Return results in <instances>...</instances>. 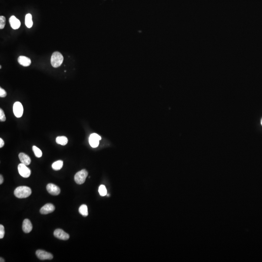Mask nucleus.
<instances>
[{"label": "nucleus", "mask_w": 262, "mask_h": 262, "mask_svg": "<svg viewBox=\"0 0 262 262\" xmlns=\"http://www.w3.org/2000/svg\"><path fill=\"white\" fill-rule=\"evenodd\" d=\"M31 193L32 190L28 186H18L14 191V195L18 198H26L29 197Z\"/></svg>", "instance_id": "obj_1"}, {"label": "nucleus", "mask_w": 262, "mask_h": 262, "mask_svg": "<svg viewBox=\"0 0 262 262\" xmlns=\"http://www.w3.org/2000/svg\"><path fill=\"white\" fill-rule=\"evenodd\" d=\"M63 60L64 58L62 54L59 52L55 51L51 55V66L55 68L59 67L62 64Z\"/></svg>", "instance_id": "obj_2"}, {"label": "nucleus", "mask_w": 262, "mask_h": 262, "mask_svg": "<svg viewBox=\"0 0 262 262\" xmlns=\"http://www.w3.org/2000/svg\"><path fill=\"white\" fill-rule=\"evenodd\" d=\"M88 176V172L86 169H82L76 173L74 176L75 182L78 185H82L85 182Z\"/></svg>", "instance_id": "obj_3"}, {"label": "nucleus", "mask_w": 262, "mask_h": 262, "mask_svg": "<svg viewBox=\"0 0 262 262\" xmlns=\"http://www.w3.org/2000/svg\"><path fill=\"white\" fill-rule=\"evenodd\" d=\"M18 172L21 176L23 178H28L31 175V170L27 167V165L21 163L18 165Z\"/></svg>", "instance_id": "obj_4"}, {"label": "nucleus", "mask_w": 262, "mask_h": 262, "mask_svg": "<svg viewBox=\"0 0 262 262\" xmlns=\"http://www.w3.org/2000/svg\"><path fill=\"white\" fill-rule=\"evenodd\" d=\"M13 112L17 118H21L23 113V108L22 104L20 102H16L14 104Z\"/></svg>", "instance_id": "obj_5"}, {"label": "nucleus", "mask_w": 262, "mask_h": 262, "mask_svg": "<svg viewBox=\"0 0 262 262\" xmlns=\"http://www.w3.org/2000/svg\"><path fill=\"white\" fill-rule=\"evenodd\" d=\"M100 140L101 137L99 135L96 133H93L90 136L89 143L92 148H97L99 145V141Z\"/></svg>", "instance_id": "obj_6"}, {"label": "nucleus", "mask_w": 262, "mask_h": 262, "mask_svg": "<svg viewBox=\"0 0 262 262\" xmlns=\"http://www.w3.org/2000/svg\"><path fill=\"white\" fill-rule=\"evenodd\" d=\"M54 235L55 237L60 240H67L70 238L69 234L66 233L62 229H56L54 231Z\"/></svg>", "instance_id": "obj_7"}, {"label": "nucleus", "mask_w": 262, "mask_h": 262, "mask_svg": "<svg viewBox=\"0 0 262 262\" xmlns=\"http://www.w3.org/2000/svg\"><path fill=\"white\" fill-rule=\"evenodd\" d=\"M36 255L38 259L41 260H51L53 258V255L43 250H38L36 251Z\"/></svg>", "instance_id": "obj_8"}, {"label": "nucleus", "mask_w": 262, "mask_h": 262, "mask_svg": "<svg viewBox=\"0 0 262 262\" xmlns=\"http://www.w3.org/2000/svg\"><path fill=\"white\" fill-rule=\"evenodd\" d=\"M46 188L48 192L53 196L58 195L61 192L60 188L53 184H48L47 185Z\"/></svg>", "instance_id": "obj_9"}, {"label": "nucleus", "mask_w": 262, "mask_h": 262, "mask_svg": "<svg viewBox=\"0 0 262 262\" xmlns=\"http://www.w3.org/2000/svg\"><path fill=\"white\" fill-rule=\"evenodd\" d=\"M55 210V207L51 203H47L43 206L40 210V213L41 214L47 215L51 213Z\"/></svg>", "instance_id": "obj_10"}, {"label": "nucleus", "mask_w": 262, "mask_h": 262, "mask_svg": "<svg viewBox=\"0 0 262 262\" xmlns=\"http://www.w3.org/2000/svg\"><path fill=\"white\" fill-rule=\"evenodd\" d=\"M9 23H10L11 27L13 29L16 30L19 28L21 26V22L20 20L18 19L16 17L14 16H12L9 18Z\"/></svg>", "instance_id": "obj_11"}, {"label": "nucleus", "mask_w": 262, "mask_h": 262, "mask_svg": "<svg viewBox=\"0 0 262 262\" xmlns=\"http://www.w3.org/2000/svg\"><path fill=\"white\" fill-rule=\"evenodd\" d=\"M33 229L31 221L28 219H25L22 223V230L25 233H29Z\"/></svg>", "instance_id": "obj_12"}, {"label": "nucleus", "mask_w": 262, "mask_h": 262, "mask_svg": "<svg viewBox=\"0 0 262 262\" xmlns=\"http://www.w3.org/2000/svg\"><path fill=\"white\" fill-rule=\"evenodd\" d=\"M18 157L21 161V163H22L26 165H28L30 164L31 162V159L28 156H27V154L21 152L18 155Z\"/></svg>", "instance_id": "obj_13"}, {"label": "nucleus", "mask_w": 262, "mask_h": 262, "mask_svg": "<svg viewBox=\"0 0 262 262\" xmlns=\"http://www.w3.org/2000/svg\"><path fill=\"white\" fill-rule=\"evenodd\" d=\"M18 61L20 65L24 67L29 66L31 64V59L25 56H20L18 57Z\"/></svg>", "instance_id": "obj_14"}, {"label": "nucleus", "mask_w": 262, "mask_h": 262, "mask_svg": "<svg viewBox=\"0 0 262 262\" xmlns=\"http://www.w3.org/2000/svg\"><path fill=\"white\" fill-rule=\"evenodd\" d=\"M25 24L26 27L28 28H30L33 25V22L32 21V16L31 14H27L25 18Z\"/></svg>", "instance_id": "obj_15"}, {"label": "nucleus", "mask_w": 262, "mask_h": 262, "mask_svg": "<svg viewBox=\"0 0 262 262\" xmlns=\"http://www.w3.org/2000/svg\"><path fill=\"white\" fill-rule=\"evenodd\" d=\"M56 142L58 144L65 146L68 142V139L65 136H58L56 139Z\"/></svg>", "instance_id": "obj_16"}, {"label": "nucleus", "mask_w": 262, "mask_h": 262, "mask_svg": "<svg viewBox=\"0 0 262 262\" xmlns=\"http://www.w3.org/2000/svg\"><path fill=\"white\" fill-rule=\"evenodd\" d=\"M79 212L84 217H87L88 215L87 206L85 205H82L79 208Z\"/></svg>", "instance_id": "obj_17"}, {"label": "nucleus", "mask_w": 262, "mask_h": 262, "mask_svg": "<svg viewBox=\"0 0 262 262\" xmlns=\"http://www.w3.org/2000/svg\"><path fill=\"white\" fill-rule=\"evenodd\" d=\"M63 165V162L61 160L57 161L52 164L51 167L54 170H59L61 169Z\"/></svg>", "instance_id": "obj_18"}, {"label": "nucleus", "mask_w": 262, "mask_h": 262, "mask_svg": "<svg viewBox=\"0 0 262 262\" xmlns=\"http://www.w3.org/2000/svg\"><path fill=\"white\" fill-rule=\"evenodd\" d=\"M32 149H33V151L34 152V155H35V156L37 157L40 158V157L42 156V152L41 149H39L38 148L36 147V146H33L32 147Z\"/></svg>", "instance_id": "obj_19"}, {"label": "nucleus", "mask_w": 262, "mask_h": 262, "mask_svg": "<svg viewBox=\"0 0 262 262\" xmlns=\"http://www.w3.org/2000/svg\"><path fill=\"white\" fill-rule=\"evenodd\" d=\"M99 192L101 196H105L107 195V189L104 185H100L99 188Z\"/></svg>", "instance_id": "obj_20"}, {"label": "nucleus", "mask_w": 262, "mask_h": 262, "mask_svg": "<svg viewBox=\"0 0 262 262\" xmlns=\"http://www.w3.org/2000/svg\"><path fill=\"white\" fill-rule=\"evenodd\" d=\"M6 23V19L4 16H1L0 17V29H3L5 26Z\"/></svg>", "instance_id": "obj_21"}, {"label": "nucleus", "mask_w": 262, "mask_h": 262, "mask_svg": "<svg viewBox=\"0 0 262 262\" xmlns=\"http://www.w3.org/2000/svg\"><path fill=\"white\" fill-rule=\"evenodd\" d=\"M0 120L1 121H5L6 120V117L4 111L2 109H0Z\"/></svg>", "instance_id": "obj_22"}, {"label": "nucleus", "mask_w": 262, "mask_h": 262, "mask_svg": "<svg viewBox=\"0 0 262 262\" xmlns=\"http://www.w3.org/2000/svg\"><path fill=\"white\" fill-rule=\"evenodd\" d=\"M5 234V228L4 226L2 225H0V238L2 239L4 238Z\"/></svg>", "instance_id": "obj_23"}, {"label": "nucleus", "mask_w": 262, "mask_h": 262, "mask_svg": "<svg viewBox=\"0 0 262 262\" xmlns=\"http://www.w3.org/2000/svg\"><path fill=\"white\" fill-rule=\"evenodd\" d=\"M6 95H7V93H6L5 90H4L3 88L1 87L0 88V97H2V98H4V97H6Z\"/></svg>", "instance_id": "obj_24"}, {"label": "nucleus", "mask_w": 262, "mask_h": 262, "mask_svg": "<svg viewBox=\"0 0 262 262\" xmlns=\"http://www.w3.org/2000/svg\"><path fill=\"white\" fill-rule=\"evenodd\" d=\"M4 145H5V142H4V140L2 139L1 138L0 139V148H2L4 146Z\"/></svg>", "instance_id": "obj_25"}, {"label": "nucleus", "mask_w": 262, "mask_h": 262, "mask_svg": "<svg viewBox=\"0 0 262 262\" xmlns=\"http://www.w3.org/2000/svg\"><path fill=\"white\" fill-rule=\"evenodd\" d=\"M3 182H4V178H3V177L2 175H0V184L2 185V184H3Z\"/></svg>", "instance_id": "obj_26"}, {"label": "nucleus", "mask_w": 262, "mask_h": 262, "mask_svg": "<svg viewBox=\"0 0 262 262\" xmlns=\"http://www.w3.org/2000/svg\"><path fill=\"white\" fill-rule=\"evenodd\" d=\"M0 259H1V261H0V262H5V261H4V260L2 258V257H1V258H0Z\"/></svg>", "instance_id": "obj_27"}, {"label": "nucleus", "mask_w": 262, "mask_h": 262, "mask_svg": "<svg viewBox=\"0 0 262 262\" xmlns=\"http://www.w3.org/2000/svg\"><path fill=\"white\" fill-rule=\"evenodd\" d=\"M261 125H262V120H261Z\"/></svg>", "instance_id": "obj_28"}, {"label": "nucleus", "mask_w": 262, "mask_h": 262, "mask_svg": "<svg viewBox=\"0 0 262 262\" xmlns=\"http://www.w3.org/2000/svg\"><path fill=\"white\" fill-rule=\"evenodd\" d=\"M0 69H2V66H0Z\"/></svg>", "instance_id": "obj_29"}]
</instances>
